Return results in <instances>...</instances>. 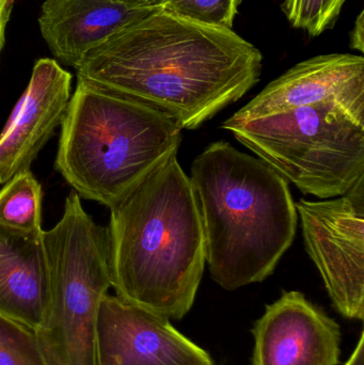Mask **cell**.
I'll return each instance as SVG.
<instances>
[{"label": "cell", "mask_w": 364, "mask_h": 365, "mask_svg": "<svg viewBox=\"0 0 364 365\" xmlns=\"http://www.w3.org/2000/svg\"><path fill=\"white\" fill-rule=\"evenodd\" d=\"M222 128L305 195L331 199L364 181V107L324 101Z\"/></svg>", "instance_id": "5b68a950"}, {"label": "cell", "mask_w": 364, "mask_h": 365, "mask_svg": "<svg viewBox=\"0 0 364 365\" xmlns=\"http://www.w3.org/2000/svg\"><path fill=\"white\" fill-rule=\"evenodd\" d=\"M324 101L364 107L363 56L331 53L301 62L269 83L230 120L243 121Z\"/></svg>", "instance_id": "8fae6325"}, {"label": "cell", "mask_w": 364, "mask_h": 365, "mask_svg": "<svg viewBox=\"0 0 364 365\" xmlns=\"http://www.w3.org/2000/svg\"><path fill=\"white\" fill-rule=\"evenodd\" d=\"M98 365H215L170 319L104 296L96 326Z\"/></svg>", "instance_id": "ba28073f"}, {"label": "cell", "mask_w": 364, "mask_h": 365, "mask_svg": "<svg viewBox=\"0 0 364 365\" xmlns=\"http://www.w3.org/2000/svg\"><path fill=\"white\" fill-rule=\"evenodd\" d=\"M11 6L10 0H0V53L4 44V34H6V24L10 19Z\"/></svg>", "instance_id": "d6986e66"}, {"label": "cell", "mask_w": 364, "mask_h": 365, "mask_svg": "<svg viewBox=\"0 0 364 365\" xmlns=\"http://www.w3.org/2000/svg\"><path fill=\"white\" fill-rule=\"evenodd\" d=\"M346 0H284L282 12L294 28L318 36L337 23Z\"/></svg>", "instance_id": "2e32d148"}, {"label": "cell", "mask_w": 364, "mask_h": 365, "mask_svg": "<svg viewBox=\"0 0 364 365\" xmlns=\"http://www.w3.org/2000/svg\"><path fill=\"white\" fill-rule=\"evenodd\" d=\"M212 279L235 291L262 282L296 235L298 215L288 182L260 158L216 141L190 168Z\"/></svg>", "instance_id": "3957f363"}, {"label": "cell", "mask_w": 364, "mask_h": 365, "mask_svg": "<svg viewBox=\"0 0 364 365\" xmlns=\"http://www.w3.org/2000/svg\"><path fill=\"white\" fill-rule=\"evenodd\" d=\"M181 143V128L162 111L77 79L55 167L79 197L110 208Z\"/></svg>", "instance_id": "277c9868"}, {"label": "cell", "mask_w": 364, "mask_h": 365, "mask_svg": "<svg viewBox=\"0 0 364 365\" xmlns=\"http://www.w3.org/2000/svg\"><path fill=\"white\" fill-rule=\"evenodd\" d=\"M345 365H364V334L361 332L358 344Z\"/></svg>", "instance_id": "ffe728a7"}, {"label": "cell", "mask_w": 364, "mask_h": 365, "mask_svg": "<svg viewBox=\"0 0 364 365\" xmlns=\"http://www.w3.org/2000/svg\"><path fill=\"white\" fill-rule=\"evenodd\" d=\"M244 0H162V8L194 23L232 29Z\"/></svg>", "instance_id": "e0dca14e"}, {"label": "cell", "mask_w": 364, "mask_h": 365, "mask_svg": "<svg viewBox=\"0 0 364 365\" xmlns=\"http://www.w3.org/2000/svg\"><path fill=\"white\" fill-rule=\"evenodd\" d=\"M72 75L43 58L0 133V184L30 170L41 150L61 125L71 100Z\"/></svg>", "instance_id": "30bf717a"}, {"label": "cell", "mask_w": 364, "mask_h": 365, "mask_svg": "<svg viewBox=\"0 0 364 365\" xmlns=\"http://www.w3.org/2000/svg\"><path fill=\"white\" fill-rule=\"evenodd\" d=\"M263 56L232 29L162 10L83 55L77 79L140 101L196 130L260 81Z\"/></svg>", "instance_id": "6da1fadb"}, {"label": "cell", "mask_w": 364, "mask_h": 365, "mask_svg": "<svg viewBox=\"0 0 364 365\" xmlns=\"http://www.w3.org/2000/svg\"><path fill=\"white\" fill-rule=\"evenodd\" d=\"M252 365H338L341 332L335 319L301 292H284L254 328Z\"/></svg>", "instance_id": "9c48e42d"}, {"label": "cell", "mask_w": 364, "mask_h": 365, "mask_svg": "<svg viewBox=\"0 0 364 365\" xmlns=\"http://www.w3.org/2000/svg\"><path fill=\"white\" fill-rule=\"evenodd\" d=\"M162 9L130 0H46L38 25L53 56L75 68L88 51Z\"/></svg>", "instance_id": "7c38bea8"}, {"label": "cell", "mask_w": 364, "mask_h": 365, "mask_svg": "<svg viewBox=\"0 0 364 365\" xmlns=\"http://www.w3.org/2000/svg\"><path fill=\"white\" fill-rule=\"evenodd\" d=\"M0 365H48L36 332L1 314Z\"/></svg>", "instance_id": "9a60e30c"}, {"label": "cell", "mask_w": 364, "mask_h": 365, "mask_svg": "<svg viewBox=\"0 0 364 365\" xmlns=\"http://www.w3.org/2000/svg\"><path fill=\"white\" fill-rule=\"evenodd\" d=\"M10 1H11V2H12V1H13V0H10Z\"/></svg>", "instance_id": "7402d4cb"}, {"label": "cell", "mask_w": 364, "mask_h": 365, "mask_svg": "<svg viewBox=\"0 0 364 365\" xmlns=\"http://www.w3.org/2000/svg\"><path fill=\"white\" fill-rule=\"evenodd\" d=\"M43 244L48 310L36 334L47 364L98 365V310L113 287L108 227L98 225L71 193L59 222L43 231Z\"/></svg>", "instance_id": "8992f818"}, {"label": "cell", "mask_w": 364, "mask_h": 365, "mask_svg": "<svg viewBox=\"0 0 364 365\" xmlns=\"http://www.w3.org/2000/svg\"><path fill=\"white\" fill-rule=\"evenodd\" d=\"M48 300L43 232L21 233L0 225V314L38 332Z\"/></svg>", "instance_id": "4fadbf2b"}, {"label": "cell", "mask_w": 364, "mask_h": 365, "mask_svg": "<svg viewBox=\"0 0 364 365\" xmlns=\"http://www.w3.org/2000/svg\"><path fill=\"white\" fill-rule=\"evenodd\" d=\"M43 191L40 182L26 170L0 189V225L21 233H41Z\"/></svg>", "instance_id": "5bb4252c"}, {"label": "cell", "mask_w": 364, "mask_h": 365, "mask_svg": "<svg viewBox=\"0 0 364 365\" xmlns=\"http://www.w3.org/2000/svg\"><path fill=\"white\" fill-rule=\"evenodd\" d=\"M363 14V11H361L360 14L358 15V17L356 19V21H355L354 28H353L352 31H350V47H352L353 49L361 51V53H363L364 51Z\"/></svg>", "instance_id": "ac0fdd59"}, {"label": "cell", "mask_w": 364, "mask_h": 365, "mask_svg": "<svg viewBox=\"0 0 364 365\" xmlns=\"http://www.w3.org/2000/svg\"><path fill=\"white\" fill-rule=\"evenodd\" d=\"M108 233L115 295L166 319H183L207 257L198 200L177 153L110 207Z\"/></svg>", "instance_id": "7a4b0ae2"}, {"label": "cell", "mask_w": 364, "mask_h": 365, "mask_svg": "<svg viewBox=\"0 0 364 365\" xmlns=\"http://www.w3.org/2000/svg\"><path fill=\"white\" fill-rule=\"evenodd\" d=\"M296 204L306 249L343 317L364 319V181L345 195Z\"/></svg>", "instance_id": "52a82bcc"}, {"label": "cell", "mask_w": 364, "mask_h": 365, "mask_svg": "<svg viewBox=\"0 0 364 365\" xmlns=\"http://www.w3.org/2000/svg\"><path fill=\"white\" fill-rule=\"evenodd\" d=\"M130 1L145 4V6H162V0H130Z\"/></svg>", "instance_id": "44dd1931"}]
</instances>
